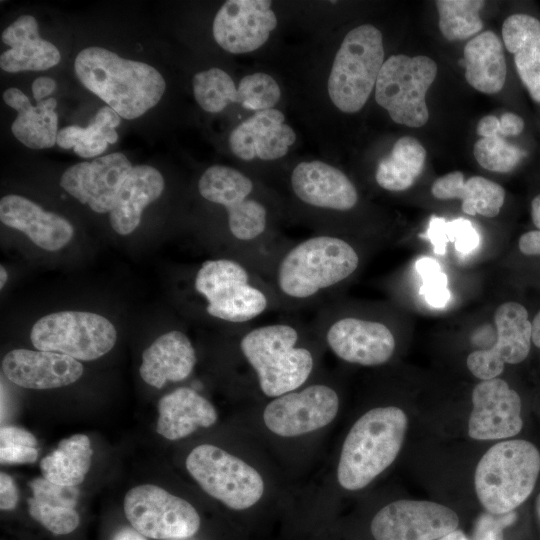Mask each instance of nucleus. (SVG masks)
Masks as SVG:
<instances>
[{
	"instance_id": "obj_25",
	"label": "nucleus",
	"mask_w": 540,
	"mask_h": 540,
	"mask_svg": "<svg viewBox=\"0 0 540 540\" xmlns=\"http://www.w3.org/2000/svg\"><path fill=\"white\" fill-rule=\"evenodd\" d=\"M196 362V351L188 336L180 330H171L144 350L139 373L147 384L162 388L167 382L186 379Z\"/></svg>"
},
{
	"instance_id": "obj_20",
	"label": "nucleus",
	"mask_w": 540,
	"mask_h": 540,
	"mask_svg": "<svg viewBox=\"0 0 540 540\" xmlns=\"http://www.w3.org/2000/svg\"><path fill=\"white\" fill-rule=\"evenodd\" d=\"M132 167L124 154L111 153L70 166L62 174L60 186L94 212L107 213Z\"/></svg>"
},
{
	"instance_id": "obj_44",
	"label": "nucleus",
	"mask_w": 540,
	"mask_h": 540,
	"mask_svg": "<svg viewBox=\"0 0 540 540\" xmlns=\"http://www.w3.org/2000/svg\"><path fill=\"white\" fill-rule=\"evenodd\" d=\"M22 445L36 447L37 440L29 431L18 426H3L0 429V446Z\"/></svg>"
},
{
	"instance_id": "obj_46",
	"label": "nucleus",
	"mask_w": 540,
	"mask_h": 540,
	"mask_svg": "<svg viewBox=\"0 0 540 540\" xmlns=\"http://www.w3.org/2000/svg\"><path fill=\"white\" fill-rule=\"evenodd\" d=\"M19 491L13 478L7 473H0V508L14 509L18 503Z\"/></svg>"
},
{
	"instance_id": "obj_18",
	"label": "nucleus",
	"mask_w": 540,
	"mask_h": 540,
	"mask_svg": "<svg viewBox=\"0 0 540 540\" xmlns=\"http://www.w3.org/2000/svg\"><path fill=\"white\" fill-rule=\"evenodd\" d=\"M295 199L316 213H345L359 202L353 182L340 169L322 161H303L290 175Z\"/></svg>"
},
{
	"instance_id": "obj_4",
	"label": "nucleus",
	"mask_w": 540,
	"mask_h": 540,
	"mask_svg": "<svg viewBox=\"0 0 540 540\" xmlns=\"http://www.w3.org/2000/svg\"><path fill=\"white\" fill-rule=\"evenodd\" d=\"M74 71L84 87L128 120L154 107L166 89L163 76L153 66L97 46L79 52Z\"/></svg>"
},
{
	"instance_id": "obj_33",
	"label": "nucleus",
	"mask_w": 540,
	"mask_h": 540,
	"mask_svg": "<svg viewBox=\"0 0 540 540\" xmlns=\"http://www.w3.org/2000/svg\"><path fill=\"white\" fill-rule=\"evenodd\" d=\"M426 150L411 136L399 138L390 154L378 163L375 180L384 190L404 191L410 188L422 173Z\"/></svg>"
},
{
	"instance_id": "obj_37",
	"label": "nucleus",
	"mask_w": 540,
	"mask_h": 540,
	"mask_svg": "<svg viewBox=\"0 0 540 540\" xmlns=\"http://www.w3.org/2000/svg\"><path fill=\"white\" fill-rule=\"evenodd\" d=\"M473 154L482 168L500 173L512 171L526 155L522 149L510 144L500 135L478 140Z\"/></svg>"
},
{
	"instance_id": "obj_56",
	"label": "nucleus",
	"mask_w": 540,
	"mask_h": 540,
	"mask_svg": "<svg viewBox=\"0 0 540 540\" xmlns=\"http://www.w3.org/2000/svg\"><path fill=\"white\" fill-rule=\"evenodd\" d=\"M7 278H8L7 272H6L5 268L1 265V267H0V288L1 289L6 284Z\"/></svg>"
},
{
	"instance_id": "obj_41",
	"label": "nucleus",
	"mask_w": 540,
	"mask_h": 540,
	"mask_svg": "<svg viewBox=\"0 0 540 540\" xmlns=\"http://www.w3.org/2000/svg\"><path fill=\"white\" fill-rule=\"evenodd\" d=\"M514 511L506 514H482L476 522L474 540H503L502 531L515 522Z\"/></svg>"
},
{
	"instance_id": "obj_53",
	"label": "nucleus",
	"mask_w": 540,
	"mask_h": 540,
	"mask_svg": "<svg viewBox=\"0 0 540 540\" xmlns=\"http://www.w3.org/2000/svg\"><path fill=\"white\" fill-rule=\"evenodd\" d=\"M531 218L534 225L540 230V194L535 196L531 202Z\"/></svg>"
},
{
	"instance_id": "obj_38",
	"label": "nucleus",
	"mask_w": 540,
	"mask_h": 540,
	"mask_svg": "<svg viewBox=\"0 0 540 540\" xmlns=\"http://www.w3.org/2000/svg\"><path fill=\"white\" fill-rule=\"evenodd\" d=\"M237 89L238 103L256 112L273 108L281 97L278 83L272 76L263 72L244 76Z\"/></svg>"
},
{
	"instance_id": "obj_15",
	"label": "nucleus",
	"mask_w": 540,
	"mask_h": 540,
	"mask_svg": "<svg viewBox=\"0 0 540 540\" xmlns=\"http://www.w3.org/2000/svg\"><path fill=\"white\" fill-rule=\"evenodd\" d=\"M458 525L456 512L442 504L398 500L374 516L371 533L375 540H438Z\"/></svg>"
},
{
	"instance_id": "obj_47",
	"label": "nucleus",
	"mask_w": 540,
	"mask_h": 540,
	"mask_svg": "<svg viewBox=\"0 0 540 540\" xmlns=\"http://www.w3.org/2000/svg\"><path fill=\"white\" fill-rule=\"evenodd\" d=\"M499 121L501 136H517L524 129L523 119L519 115L511 112L501 115Z\"/></svg>"
},
{
	"instance_id": "obj_42",
	"label": "nucleus",
	"mask_w": 540,
	"mask_h": 540,
	"mask_svg": "<svg viewBox=\"0 0 540 540\" xmlns=\"http://www.w3.org/2000/svg\"><path fill=\"white\" fill-rule=\"evenodd\" d=\"M37 455L36 447L22 445L0 446V461L2 464L34 463Z\"/></svg>"
},
{
	"instance_id": "obj_2",
	"label": "nucleus",
	"mask_w": 540,
	"mask_h": 540,
	"mask_svg": "<svg viewBox=\"0 0 540 540\" xmlns=\"http://www.w3.org/2000/svg\"><path fill=\"white\" fill-rule=\"evenodd\" d=\"M360 262L358 250L343 236L317 233L285 248L269 283L281 311L318 309L331 301Z\"/></svg>"
},
{
	"instance_id": "obj_52",
	"label": "nucleus",
	"mask_w": 540,
	"mask_h": 540,
	"mask_svg": "<svg viewBox=\"0 0 540 540\" xmlns=\"http://www.w3.org/2000/svg\"><path fill=\"white\" fill-rule=\"evenodd\" d=\"M112 540H146L145 536L140 534L134 528H123L119 530Z\"/></svg>"
},
{
	"instance_id": "obj_35",
	"label": "nucleus",
	"mask_w": 540,
	"mask_h": 540,
	"mask_svg": "<svg viewBox=\"0 0 540 540\" xmlns=\"http://www.w3.org/2000/svg\"><path fill=\"white\" fill-rule=\"evenodd\" d=\"M435 4L439 14V29L447 40L467 39L482 29L479 11L484 1L438 0Z\"/></svg>"
},
{
	"instance_id": "obj_30",
	"label": "nucleus",
	"mask_w": 540,
	"mask_h": 540,
	"mask_svg": "<svg viewBox=\"0 0 540 540\" xmlns=\"http://www.w3.org/2000/svg\"><path fill=\"white\" fill-rule=\"evenodd\" d=\"M30 487L33 496L28 499V506L33 519L55 535L69 534L78 527V488L58 485L44 477L33 479Z\"/></svg>"
},
{
	"instance_id": "obj_14",
	"label": "nucleus",
	"mask_w": 540,
	"mask_h": 540,
	"mask_svg": "<svg viewBox=\"0 0 540 540\" xmlns=\"http://www.w3.org/2000/svg\"><path fill=\"white\" fill-rule=\"evenodd\" d=\"M339 396L325 383H313L271 400L263 411L266 427L282 437H295L331 423L339 410Z\"/></svg>"
},
{
	"instance_id": "obj_36",
	"label": "nucleus",
	"mask_w": 540,
	"mask_h": 540,
	"mask_svg": "<svg viewBox=\"0 0 540 540\" xmlns=\"http://www.w3.org/2000/svg\"><path fill=\"white\" fill-rule=\"evenodd\" d=\"M193 94L198 105L209 113H218L238 103V89L231 76L220 68L201 71L193 77Z\"/></svg>"
},
{
	"instance_id": "obj_31",
	"label": "nucleus",
	"mask_w": 540,
	"mask_h": 540,
	"mask_svg": "<svg viewBox=\"0 0 540 540\" xmlns=\"http://www.w3.org/2000/svg\"><path fill=\"white\" fill-rule=\"evenodd\" d=\"M431 192L440 200H462V210L468 215L479 214L489 218L499 214L505 200V191L498 183L481 176L465 180L459 171L436 179Z\"/></svg>"
},
{
	"instance_id": "obj_23",
	"label": "nucleus",
	"mask_w": 540,
	"mask_h": 540,
	"mask_svg": "<svg viewBox=\"0 0 540 540\" xmlns=\"http://www.w3.org/2000/svg\"><path fill=\"white\" fill-rule=\"evenodd\" d=\"M0 219L3 224L23 232L35 245L47 251L63 248L74 234V228L67 219L45 211L19 195L1 198Z\"/></svg>"
},
{
	"instance_id": "obj_49",
	"label": "nucleus",
	"mask_w": 540,
	"mask_h": 540,
	"mask_svg": "<svg viewBox=\"0 0 540 540\" xmlns=\"http://www.w3.org/2000/svg\"><path fill=\"white\" fill-rule=\"evenodd\" d=\"M519 249L524 255H540V230L528 231L519 238Z\"/></svg>"
},
{
	"instance_id": "obj_50",
	"label": "nucleus",
	"mask_w": 540,
	"mask_h": 540,
	"mask_svg": "<svg viewBox=\"0 0 540 540\" xmlns=\"http://www.w3.org/2000/svg\"><path fill=\"white\" fill-rule=\"evenodd\" d=\"M477 134L482 138H490L500 135L499 119L493 115H488L481 118L477 124Z\"/></svg>"
},
{
	"instance_id": "obj_17",
	"label": "nucleus",
	"mask_w": 540,
	"mask_h": 540,
	"mask_svg": "<svg viewBox=\"0 0 540 540\" xmlns=\"http://www.w3.org/2000/svg\"><path fill=\"white\" fill-rule=\"evenodd\" d=\"M268 0H229L215 15L212 32L216 43L232 54L259 49L277 26Z\"/></svg>"
},
{
	"instance_id": "obj_22",
	"label": "nucleus",
	"mask_w": 540,
	"mask_h": 540,
	"mask_svg": "<svg viewBox=\"0 0 540 540\" xmlns=\"http://www.w3.org/2000/svg\"><path fill=\"white\" fill-rule=\"evenodd\" d=\"M296 133L285 123V115L271 108L255 112L229 135L232 153L243 161H274L285 156Z\"/></svg>"
},
{
	"instance_id": "obj_27",
	"label": "nucleus",
	"mask_w": 540,
	"mask_h": 540,
	"mask_svg": "<svg viewBox=\"0 0 540 540\" xmlns=\"http://www.w3.org/2000/svg\"><path fill=\"white\" fill-rule=\"evenodd\" d=\"M157 409L156 432L169 440L184 438L199 427H210L218 417L214 406L189 387H180L164 395Z\"/></svg>"
},
{
	"instance_id": "obj_40",
	"label": "nucleus",
	"mask_w": 540,
	"mask_h": 540,
	"mask_svg": "<svg viewBox=\"0 0 540 540\" xmlns=\"http://www.w3.org/2000/svg\"><path fill=\"white\" fill-rule=\"evenodd\" d=\"M446 233L448 242H452L456 251L463 255L471 253L480 243V235L468 219L447 221Z\"/></svg>"
},
{
	"instance_id": "obj_11",
	"label": "nucleus",
	"mask_w": 540,
	"mask_h": 540,
	"mask_svg": "<svg viewBox=\"0 0 540 540\" xmlns=\"http://www.w3.org/2000/svg\"><path fill=\"white\" fill-rule=\"evenodd\" d=\"M186 468L208 495L233 510L250 508L264 492L263 478L255 468L214 445L196 446L187 456Z\"/></svg>"
},
{
	"instance_id": "obj_8",
	"label": "nucleus",
	"mask_w": 540,
	"mask_h": 540,
	"mask_svg": "<svg viewBox=\"0 0 540 540\" xmlns=\"http://www.w3.org/2000/svg\"><path fill=\"white\" fill-rule=\"evenodd\" d=\"M383 37L370 24L350 30L344 37L328 78L332 103L344 113H355L366 104L384 64Z\"/></svg>"
},
{
	"instance_id": "obj_7",
	"label": "nucleus",
	"mask_w": 540,
	"mask_h": 540,
	"mask_svg": "<svg viewBox=\"0 0 540 540\" xmlns=\"http://www.w3.org/2000/svg\"><path fill=\"white\" fill-rule=\"evenodd\" d=\"M539 473L540 452L534 444L523 439L501 441L477 464V497L489 513H510L531 495Z\"/></svg>"
},
{
	"instance_id": "obj_45",
	"label": "nucleus",
	"mask_w": 540,
	"mask_h": 540,
	"mask_svg": "<svg viewBox=\"0 0 540 540\" xmlns=\"http://www.w3.org/2000/svg\"><path fill=\"white\" fill-rule=\"evenodd\" d=\"M446 227L447 221L444 218L433 216L430 219L425 238L429 239L433 244L436 254L442 255L445 253L446 244L448 243Z\"/></svg>"
},
{
	"instance_id": "obj_13",
	"label": "nucleus",
	"mask_w": 540,
	"mask_h": 540,
	"mask_svg": "<svg viewBox=\"0 0 540 540\" xmlns=\"http://www.w3.org/2000/svg\"><path fill=\"white\" fill-rule=\"evenodd\" d=\"M123 506L132 528L151 539H187L200 527L199 514L188 501L156 485L131 488Z\"/></svg>"
},
{
	"instance_id": "obj_10",
	"label": "nucleus",
	"mask_w": 540,
	"mask_h": 540,
	"mask_svg": "<svg viewBox=\"0 0 540 540\" xmlns=\"http://www.w3.org/2000/svg\"><path fill=\"white\" fill-rule=\"evenodd\" d=\"M436 75L437 64L427 56L392 55L377 78L375 100L395 123L421 127L429 118L425 97Z\"/></svg>"
},
{
	"instance_id": "obj_12",
	"label": "nucleus",
	"mask_w": 540,
	"mask_h": 540,
	"mask_svg": "<svg viewBox=\"0 0 540 540\" xmlns=\"http://www.w3.org/2000/svg\"><path fill=\"white\" fill-rule=\"evenodd\" d=\"M30 339L42 351L91 361L108 353L117 332L104 316L86 311H60L40 318L32 327Z\"/></svg>"
},
{
	"instance_id": "obj_34",
	"label": "nucleus",
	"mask_w": 540,
	"mask_h": 540,
	"mask_svg": "<svg viewBox=\"0 0 540 540\" xmlns=\"http://www.w3.org/2000/svg\"><path fill=\"white\" fill-rule=\"evenodd\" d=\"M92 454L86 435H72L61 440L58 447L41 460L42 475L55 484L76 487L90 469Z\"/></svg>"
},
{
	"instance_id": "obj_28",
	"label": "nucleus",
	"mask_w": 540,
	"mask_h": 540,
	"mask_svg": "<svg viewBox=\"0 0 540 540\" xmlns=\"http://www.w3.org/2000/svg\"><path fill=\"white\" fill-rule=\"evenodd\" d=\"M502 37L521 82L540 104V21L528 14H512L503 22Z\"/></svg>"
},
{
	"instance_id": "obj_32",
	"label": "nucleus",
	"mask_w": 540,
	"mask_h": 540,
	"mask_svg": "<svg viewBox=\"0 0 540 540\" xmlns=\"http://www.w3.org/2000/svg\"><path fill=\"white\" fill-rule=\"evenodd\" d=\"M465 78L474 89L494 94L505 84L507 67L501 39L491 30L472 38L464 47Z\"/></svg>"
},
{
	"instance_id": "obj_24",
	"label": "nucleus",
	"mask_w": 540,
	"mask_h": 540,
	"mask_svg": "<svg viewBox=\"0 0 540 540\" xmlns=\"http://www.w3.org/2000/svg\"><path fill=\"white\" fill-rule=\"evenodd\" d=\"M1 40L10 47L0 56L1 69L6 72L42 71L60 62L59 50L40 37L37 20L31 15L15 20L2 32Z\"/></svg>"
},
{
	"instance_id": "obj_19",
	"label": "nucleus",
	"mask_w": 540,
	"mask_h": 540,
	"mask_svg": "<svg viewBox=\"0 0 540 540\" xmlns=\"http://www.w3.org/2000/svg\"><path fill=\"white\" fill-rule=\"evenodd\" d=\"M468 434L476 440L506 439L517 435L523 426L521 399L506 381L482 380L472 391Z\"/></svg>"
},
{
	"instance_id": "obj_26",
	"label": "nucleus",
	"mask_w": 540,
	"mask_h": 540,
	"mask_svg": "<svg viewBox=\"0 0 540 540\" xmlns=\"http://www.w3.org/2000/svg\"><path fill=\"white\" fill-rule=\"evenodd\" d=\"M162 174L152 166H133L122 183L109 212L112 228L120 235L132 233L139 225L144 208L164 190Z\"/></svg>"
},
{
	"instance_id": "obj_9",
	"label": "nucleus",
	"mask_w": 540,
	"mask_h": 540,
	"mask_svg": "<svg viewBox=\"0 0 540 540\" xmlns=\"http://www.w3.org/2000/svg\"><path fill=\"white\" fill-rule=\"evenodd\" d=\"M316 310L311 325L339 359L362 366H378L393 356L395 336L382 321L346 314L334 301Z\"/></svg>"
},
{
	"instance_id": "obj_51",
	"label": "nucleus",
	"mask_w": 540,
	"mask_h": 540,
	"mask_svg": "<svg viewBox=\"0 0 540 540\" xmlns=\"http://www.w3.org/2000/svg\"><path fill=\"white\" fill-rule=\"evenodd\" d=\"M56 88L55 81L50 77L36 78L32 84L33 97L37 102L42 101Z\"/></svg>"
},
{
	"instance_id": "obj_21",
	"label": "nucleus",
	"mask_w": 540,
	"mask_h": 540,
	"mask_svg": "<svg viewBox=\"0 0 540 540\" xmlns=\"http://www.w3.org/2000/svg\"><path fill=\"white\" fill-rule=\"evenodd\" d=\"M1 367L12 383L36 390L70 385L83 374V366L78 360L42 350H11L4 356Z\"/></svg>"
},
{
	"instance_id": "obj_48",
	"label": "nucleus",
	"mask_w": 540,
	"mask_h": 540,
	"mask_svg": "<svg viewBox=\"0 0 540 540\" xmlns=\"http://www.w3.org/2000/svg\"><path fill=\"white\" fill-rule=\"evenodd\" d=\"M84 128L76 125L66 126L58 131L56 143L64 149L73 148L78 144Z\"/></svg>"
},
{
	"instance_id": "obj_16",
	"label": "nucleus",
	"mask_w": 540,
	"mask_h": 540,
	"mask_svg": "<svg viewBox=\"0 0 540 540\" xmlns=\"http://www.w3.org/2000/svg\"><path fill=\"white\" fill-rule=\"evenodd\" d=\"M497 339L488 349L477 350L467 357L469 371L480 380L500 375L505 364H518L526 359L532 342V323L527 309L518 302L508 301L495 311Z\"/></svg>"
},
{
	"instance_id": "obj_57",
	"label": "nucleus",
	"mask_w": 540,
	"mask_h": 540,
	"mask_svg": "<svg viewBox=\"0 0 540 540\" xmlns=\"http://www.w3.org/2000/svg\"><path fill=\"white\" fill-rule=\"evenodd\" d=\"M535 509H536L537 517L540 521V493L538 494L537 499H536Z\"/></svg>"
},
{
	"instance_id": "obj_55",
	"label": "nucleus",
	"mask_w": 540,
	"mask_h": 540,
	"mask_svg": "<svg viewBox=\"0 0 540 540\" xmlns=\"http://www.w3.org/2000/svg\"><path fill=\"white\" fill-rule=\"evenodd\" d=\"M438 540H470V539L463 533V531L459 529H455L454 531L444 535Z\"/></svg>"
},
{
	"instance_id": "obj_1",
	"label": "nucleus",
	"mask_w": 540,
	"mask_h": 540,
	"mask_svg": "<svg viewBox=\"0 0 540 540\" xmlns=\"http://www.w3.org/2000/svg\"><path fill=\"white\" fill-rule=\"evenodd\" d=\"M197 189L204 200L224 209L226 257L246 264L269 282L277 259L291 243L278 234L254 181L232 167L213 165L203 172Z\"/></svg>"
},
{
	"instance_id": "obj_3",
	"label": "nucleus",
	"mask_w": 540,
	"mask_h": 540,
	"mask_svg": "<svg viewBox=\"0 0 540 540\" xmlns=\"http://www.w3.org/2000/svg\"><path fill=\"white\" fill-rule=\"evenodd\" d=\"M237 343L260 391L275 398L302 387L311 377L316 358L307 340L316 336L311 323L286 319L239 328Z\"/></svg>"
},
{
	"instance_id": "obj_43",
	"label": "nucleus",
	"mask_w": 540,
	"mask_h": 540,
	"mask_svg": "<svg viewBox=\"0 0 540 540\" xmlns=\"http://www.w3.org/2000/svg\"><path fill=\"white\" fill-rule=\"evenodd\" d=\"M120 115L111 107L104 106L98 110L93 122L100 127L108 143L117 141L118 135L115 128L120 124Z\"/></svg>"
},
{
	"instance_id": "obj_6",
	"label": "nucleus",
	"mask_w": 540,
	"mask_h": 540,
	"mask_svg": "<svg viewBox=\"0 0 540 540\" xmlns=\"http://www.w3.org/2000/svg\"><path fill=\"white\" fill-rule=\"evenodd\" d=\"M407 425L405 412L395 406L376 407L363 414L342 446L337 468L340 486L360 490L388 468L401 449Z\"/></svg>"
},
{
	"instance_id": "obj_54",
	"label": "nucleus",
	"mask_w": 540,
	"mask_h": 540,
	"mask_svg": "<svg viewBox=\"0 0 540 540\" xmlns=\"http://www.w3.org/2000/svg\"><path fill=\"white\" fill-rule=\"evenodd\" d=\"M532 323V342L540 348V311L534 317Z\"/></svg>"
},
{
	"instance_id": "obj_5",
	"label": "nucleus",
	"mask_w": 540,
	"mask_h": 540,
	"mask_svg": "<svg viewBox=\"0 0 540 540\" xmlns=\"http://www.w3.org/2000/svg\"><path fill=\"white\" fill-rule=\"evenodd\" d=\"M193 289L203 299L206 315L235 328L281 311L270 283L235 259L204 261L194 275Z\"/></svg>"
},
{
	"instance_id": "obj_39",
	"label": "nucleus",
	"mask_w": 540,
	"mask_h": 540,
	"mask_svg": "<svg viewBox=\"0 0 540 540\" xmlns=\"http://www.w3.org/2000/svg\"><path fill=\"white\" fill-rule=\"evenodd\" d=\"M415 266L422 277L423 284L420 293L426 302L435 308L446 306L450 299L448 279L437 261L429 257H422L417 260Z\"/></svg>"
},
{
	"instance_id": "obj_29",
	"label": "nucleus",
	"mask_w": 540,
	"mask_h": 540,
	"mask_svg": "<svg viewBox=\"0 0 540 540\" xmlns=\"http://www.w3.org/2000/svg\"><path fill=\"white\" fill-rule=\"evenodd\" d=\"M3 100L18 112L11 131L23 145L31 149L54 146L58 134L56 99L48 98L33 106L21 90L12 87L4 91Z\"/></svg>"
}]
</instances>
